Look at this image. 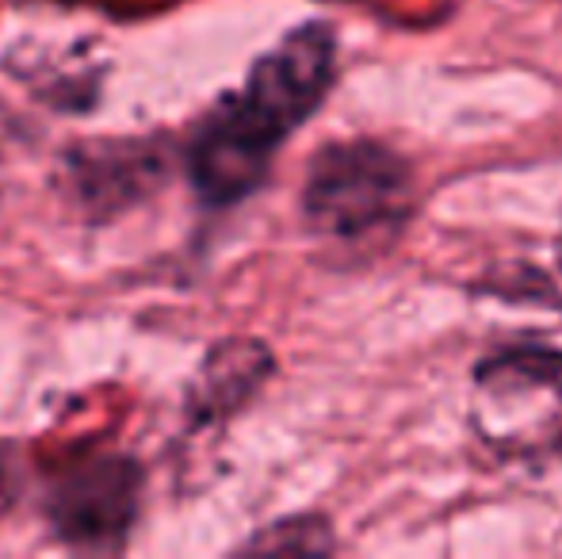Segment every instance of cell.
<instances>
[{
	"label": "cell",
	"mask_w": 562,
	"mask_h": 559,
	"mask_svg": "<svg viewBox=\"0 0 562 559\" xmlns=\"http://www.w3.org/2000/svg\"><path fill=\"white\" fill-rule=\"evenodd\" d=\"M276 372V357L257 337H229L203 357L195 380L188 383V425H226L260 395Z\"/></svg>",
	"instance_id": "5"
},
{
	"label": "cell",
	"mask_w": 562,
	"mask_h": 559,
	"mask_svg": "<svg viewBox=\"0 0 562 559\" xmlns=\"http://www.w3.org/2000/svg\"><path fill=\"white\" fill-rule=\"evenodd\" d=\"M81 195L100 211H123L161 177V157L149 142H104L69 154Z\"/></svg>",
	"instance_id": "6"
},
{
	"label": "cell",
	"mask_w": 562,
	"mask_h": 559,
	"mask_svg": "<svg viewBox=\"0 0 562 559\" xmlns=\"http://www.w3.org/2000/svg\"><path fill=\"white\" fill-rule=\"evenodd\" d=\"M337 51L329 20L299 23L252 62L234 92L200 115L180 146V161L203 208L229 211L265 185L280 149L334 92Z\"/></svg>",
	"instance_id": "1"
},
{
	"label": "cell",
	"mask_w": 562,
	"mask_h": 559,
	"mask_svg": "<svg viewBox=\"0 0 562 559\" xmlns=\"http://www.w3.org/2000/svg\"><path fill=\"white\" fill-rule=\"evenodd\" d=\"M417 211V172L394 146L356 135L318 146L299 188V215L326 246L386 249Z\"/></svg>",
	"instance_id": "2"
},
{
	"label": "cell",
	"mask_w": 562,
	"mask_h": 559,
	"mask_svg": "<svg viewBox=\"0 0 562 559\" xmlns=\"http://www.w3.org/2000/svg\"><path fill=\"white\" fill-rule=\"evenodd\" d=\"M471 429L502 460L562 448V349L497 345L471 372Z\"/></svg>",
	"instance_id": "3"
},
{
	"label": "cell",
	"mask_w": 562,
	"mask_h": 559,
	"mask_svg": "<svg viewBox=\"0 0 562 559\" xmlns=\"http://www.w3.org/2000/svg\"><path fill=\"white\" fill-rule=\"evenodd\" d=\"M559 272H562V234H559Z\"/></svg>",
	"instance_id": "8"
},
{
	"label": "cell",
	"mask_w": 562,
	"mask_h": 559,
	"mask_svg": "<svg viewBox=\"0 0 562 559\" xmlns=\"http://www.w3.org/2000/svg\"><path fill=\"white\" fill-rule=\"evenodd\" d=\"M50 533L74 552H123L142 510V468L126 452L66 468L43 499Z\"/></svg>",
	"instance_id": "4"
},
{
	"label": "cell",
	"mask_w": 562,
	"mask_h": 559,
	"mask_svg": "<svg viewBox=\"0 0 562 559\" xmlns=\"http://www.w3.org/2000/svg\"><path fill=\"white\" fill-rule=\"evenodd\" d=\"M334 525L318 514H299L272 522L257 533L252 540H245L241 552H303V556H322L334 552Z\"/></svg>",
	"instance_id": "7"
}]
</instances>
